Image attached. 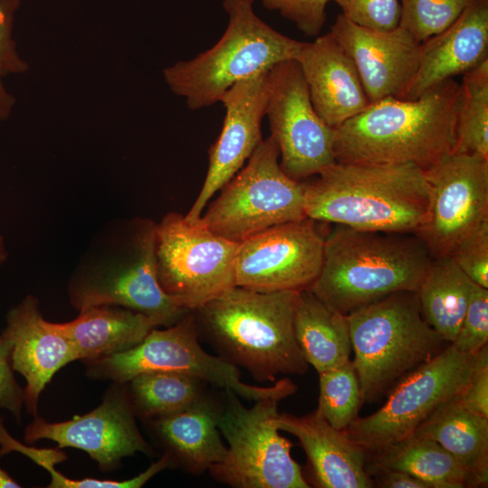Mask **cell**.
Instances as JSON below:
<instances>
[{"instance_id": "cell-1", "label": "cell", "mask_w": 488, "mask_h": 488, "mask_svg": "<svg viewBox=\"0 0 488 488\" xmlns=\"http://www.w3.org/2000/svg\"><path fill=\"white\" fill-rule=\"evenodd\" d=\"M461 84L449 79L414 99L371 102L334 128L341 164H410L427 169L455 150Z\"/></svg>"}, {"instance_id": "cell-2", "label": "cell", "mask_w": 488, "mask_h": 488, "mask_svg": "<svg viewBox=\"0 0 488 488\" xmlns=\"http://www.w3.org/2000/svg\"><path fill=\"white\" fill-rule=\"evenodd\" d=\"M298 292L265 293L235 286L193 311L199 337L257 381L303 375L309 364L294 331Z\"/></svg>"}, {"instance_id": "cell-3", "label": "cell", "mask_w": 488, "mask_h": 488, "mask_svg": "<svg viewBox=\"0 0 488 488\" xmlns=\"http://www.w3.org/2000/svg\"><path fill=\"white\" fill-rule=\"evenodd\" d=\"M305 182V213L359 230L415 233L429 204L425 171L410 164H341Z\"/></svg>"}, {"instance_id": "cell-4", "label": "cell", "mask_w": 488, "mask_h": 488, "mask_svg": "<svg viewBox=\"0 0 488 488\" xmlns=\"http://www.w3.org/2000/svg\"><path fill=\"white\" fill-rule=\"evenodd\" d=\"M432 256L415 233L336 224L324 236L320 273L310 289L344 315L389 295L417 292Z\"/></svg>"}, {"instance_id": "cell-5", "label": "cell", "mask_w": 488, "mask_h": 488, "mask_svg": "<svg viewBox=\"0 0 488 488\" xmlns=\"http://www.w3.org/2000/svg\"><path fill=\"white\" fill-rule=\"evenodd\" d=\"M156 224L149 219H136L104 239L69 282L72 306L80 311L100 305H119L164 327L189 313L159 285Z\"/></svg>"}, {"instance_id": "cell-6", "label": "cell", "mask_w": 488, "mask_h": 488, "mask_svg": "<svg viewBox=\"0 0 488 488\" xmlns=\"http://www.w3.org/2000/svg\"><path fill=\"white\" fill-rule=\"evenodd\" d=\"M255 0H223L227 27L219 41L192 60L164 70L170 90L192 110L210 107L234 84L296 60L303 42L277 32L255 13Z\"/></svg>"}, {"instance_id": "cell-7", "label": "cell", "mask_w": 488, "mask_h": 488, "mask_svg": "<svg viewBox=\"0 0 488 488\" xmlns=\"http://www.w3.org/2000/svg\"><path fill=\"white\" fill-rule=\"evenodd\" d=\"M346 316L362 403L388 393L450 344L423 318L417 292L389 295Z\"/></svg>"}, {"instance_id": "cell-8", "label": "cell", "mask_w": 488, "mask_h": 488, "mask_svg": "<svg viewBox=\"0 0 488 488\" xmlns=\"http://www.w3.org/2000/svg\"><path fill=\"white\" fill-rule=\"evenodd\" d=\"M83 362L91 379L126 383L142 372L173 371L198 378L221 390H232L252 401L266 398L281 400L297 389L288 378L280 379L271 386L243 382L238 367L202 349L193 311L171 326L152 329L139 344L129 350Z\"/></svg>"}, {"instance_id": "cell-9", "label": "cell", "mask_w": 488, "mask_h": 488, "mask_svg": "<svg viewBox=\"0 0 488 488\" xmlns=\"http://www.w3.org/2000/svg\"><path fill=\"white\" fill-rule=\"evenodd\" d=\"M232 390H222L218 427L227 453L208 472L232 488H309L300 465L292 458L294 444L279 434L277 398L245 407Z\"/></svg>"}, {"instance_id": "cell-10", "label": "cell", "mask_w": 488, "mask_h": 488, "mask_svg": "<svg viewBox=\"0 0 488 488\" xmlns=\"http://www.w3.org/2000/svg\"><path fill=\"white\" fill-rule=\"evenodd\" d=\"M305 182L282 170L277 145L269 136L199 221L215 234L240 242L270 227L305 218Z\"/></svg>"}, {"instance_id": "cell-11", "label": "cell", "mask_w": 488, "mask_h": 488, "mask_svg": "<svg viewBox=\"0 0 488 488\" xmlns=\"http://www.w3.org/2000/svg\"><path fill=\"white\" fill-rule=\"evenodd\" d=\"M474 355L451 343L401 380L373 414L355 418L343 430L346 438L372 453L407 439L439 406L460 397L473 368Z\"/></svg>"}, {"instance_id": "cell-12", "label": "cell", "mask_w": 488, "mask_h": 488, "mask_svg": "<svg viewBox=\"0 0 488 488\" xmlns=\"http://www.w3.org/2000/svg\"><path fill=\"white\" fill-rule=\"evenodd\" d=\"M239 242L222 238L200 221L169 212L156 224L155 258L162 289L194 311L235 284Z\"/></svg>"}, {"instance_id": "cell-13", "label": "cell", "mask_w": 488, "mask_h": 488, "mask_svg": "<svg viewBox=\"0 0 488 488\" xmlns=\"http://www.w3.org/2000/svg\"><path fill=\"white\" fill-rule=\"evenodd\" d=\"M424 171L429 204L415 234L432 258L450 256L488 222V158L453 152Z\"/></svg>"}, {"instance_id": "cell-14", "label": "cell", "mask_w": 488, "mask_h": 488, "mask_svg": "<svg viewBox=\"0 0 488 488\" xmlns=\"http://www.w3.org/2000/svg\"><path fill=\"white\" fill-rule=\"evenodd\" d=\"M267 117L282 170L303 181L336 163L334 128L316 113L297 62L286 61L267 72Z\"/></svg>"}, {"instance_id": "cell-15", "label": "cell", "mask_w": 488, "mask_h": 488, "mask_svg": "<svg viewBox=\"0 0 488 488\" xmlns=\"http://www.w3.org/2000/svg\"><path fill=\"white\" fill-rule=\"evenodd\" d=\"M316 221L281 223L239 242L235 284L258 292L299 291L318 277L324 236Z\"/></svg>"}, {"instance_id": "cell-16", "label": "cell", "mask_w": 488, "mask_h": 488, "mask_svg": "<svg viewBox=\"0 0 488 488\" xmlns=\"http://www.w3.org/2000/svg\"><path fill=\"white\" fill-rule=\"evenodd\" d=\"M129 399L127 383L112 382L102 402L93 410L71 419L51 423L39 418L24 429V441L49 439L57 447L85 451L103 472L119 467L123 458L154 449L141 434Z\"/></svg>"}, {"instance_id": "cell-17", "label": "cell", "mask_w": 488, "mask_h": 488, "mask_svg": "<svg viewBox=\"0 0 488 488\" xmlns=\"http://www.w3.org/2000/svg\"><path fill=\"white\" fill-rule=\"evenodd\" d=\"M267 72L241 80L220 99L225 117L217 140L209 149L202 189L189 211L190 222L200 220L208 202L246 164L262 142L261 123L267 101Z\"/></svg>"}, {"instance_id": "cell-18", "label": "cell", "mask_w": 488, "mask_h": 488, "mask_svg": "<svg viewBox=\"0 0 488 488\" xmlns=\"http://www.w3.org/2000/svg\"><path fill=\"white\" fill-rule=\"evenodd\" d=\"M330 33L352 59L370 103L403 99L420 60L421 42L398 26L378 31L361 26L340 14Z\"/></svg>"}, {"instance_id": "cell-19", "label": "cell", "mask_w": 488, "mask_h": 488, "mask_svg": "<svg viewBox=\"0 0 488 488\" xmlns=\"http://www.w3.org/2000/svg\"><path fill=\"white\" fill-rule=\"evenodd\" d=\"M3 333L13 343L12 367L26 380L24 407L36 417L43 389L57 371L78 361L77 353L70 342L42 317L33 296H25L8 312Z\"/></svg>"}, {"instance_id": "cell-20", "label": "cell", "mask_w": 488, "mask_h": 488, "mask_svg": "<svg viewBox=\"0 0 488 488\" xmlns=\"http://www.w3.org/2000/svg\"><path fill=\"white\" fill-rule=\"evenodd\" d=\"M295 61L314 108L330 127H337L369 106L352 59L330 32L303 42Z\"/></svg>"}, {"instance_id": "cell-21", "label": "cell", "mask_w": 488, "mask_h": 488, "mask_svg": "<svg viewBox=\"0 0 488 488\" xmlns=\"http://www.w3.org/2000/svg\"><path fill=\"white\" fill-rule=\"evenodd\" d=\"M279 430L295 436L307 457L309 485L318 488L375 486L366 467L367 453L333 427L316 408L302 417L279 413Z\"/></svg>"}, {"instance_id": "cell-22", "label": "cell", "mask_w": 488, "mask_h": 488, "mask_svg": "<svg viewBox=\"0 0 488 488\" xmlns=\"http://www.w3.org/2000/svg\"><path fill=\"white\" fill-rule=\"evenodd\" d=\"M486 60L488 0H472L449 27L421 42L419 65L403 99H417Z\"/></svg>"}, {"instance_id": "cell-23", "label": "cell", "mask_w": 488, "mask_h": 488, "mask_svg": "<svg viewBox=\"0 0 488 488\" xmlns=\"http://www.w3.org/2000/svg\"><path fill=\"white\" fill-rule=\"evenodd\" d=\"M222 401L209 391L183 410L145 421L172 469L200 475L224 458L227 446L218 427Z\"/></svg>"}, {"instance_id": "cell-24", "label": "cell", "mask_w": 488, "mask_h": 488, "mask_svg": "<svg viewBox=\"0 0 488 488\" xmlns=\"http://www.w3.org/2000/svg\"><path fill=\"white\" fill-rule=\"evenodd\" d=\"M51 324L70 342L81 361L129 350L157 327L146 315L115 305L90 306L80 310L72 321Z\"/></svg>"}, {"instance_id": "cell-25", "label": "cell", "mask_w": 488, "mask_h": 488, "mask_svg": "<svg viewBox=\"0 0 488 488\" xmlns=\"http://www.w3.org/2000/svg\"><path fill=\"white\" fill-rule=\"evenodd\" d=\"M436 441L471 475L476 486L488 483V418L474 414L453 399L434 410L414 435Z\"/></svg>"}, {"instance_id": "cell-26", "label": "cell", "mask_w": 488, "mask_h": 488, "mask_svg": "<svg viewBox=\"0 0 488 488\" xmlns=\"http://www.w3.org/2000/svg\"><path fill=\"white\" fill-rule=\"evenodd\" d=\"M294 331L305 361L318 373L350 361L347 316L328 307L308 288L298 292Z\"/></svg>"}, {"instance_id": "cell-27", "label": "cell", "mask_w": 488, "mask_h": 488, "mask_svg": "<svg viewBox=\"0 0 488 488\" xmlns=\"http://www.w3.org/2000/svg\"><path fill=\"white\" fill-rule=\"evenodd\" d=\"M474 282L451 256L432 258L417 291L425 321L448 343L462 324Z\"/></svg>"}, {"instance_id": "cell-28", "label": "cell", "mask_w": 488, "mask_h": 488, "mask_svg": "<svg viewBox=\"0 0 488 488\" xmlns=\"http://www.w3.org/2000/svg\"><path fill=\"white\" fill-rule=\"evenodd\" d=\"M367 471L399 470L434 488L475 487L467 471L436 441L412 436L380 450L367 453Z\"/></svg>"}, {"instance_id": "cell-29", "label": "cell", "mask_w": 488, "mask_h": 488, "mask_svg": "<svg viewBox=\"0 0 488 488\" xmlns=\"http://www.w3.org/2000/svg\"><path fill=\"white\" fill-rule=\"evenodd\" d=\"M127 383L133 411L144 422L183 410L209 392V384L186 374L148 371Z\"/></svg>"}, {"instance_id": "cell-30", "label": "cell", "mask_w": 488, "mask_h": 488, "mask_svg": "<svg viewBox=\"0 0 488 488\" xmlns=\"http://www.w3.org/2000/svg\"><path fill=\"white\" fill-rule=\"evenodd\" d=\"M454 152L488 158V60L463 74Z\"/></svg>"}, {"instance_id": "cell-31", "label": "cell", "mask_w": 488, "mask_h": 488, "mask_svg": "<svg viewBox=\"0 0 488 488\" xmlns=\"http://www.w3.org/2000/svg\"><path fill=\"white\" fill-rule=\"evenodd\" d=\"M317 409L337 430H344L357 418L362 404L358 376L352 361L318 373Z\"/></svg>"}, {"instance_id": "cell-32", "label": "cell", "mask_w": 488, "mask_h": 488, "mask_svg": "<svg viewBox=\"0 0 488 488\" xmlns=\"http://www.w3.org/2000/svg\"><path fill=\"white\" fill-rule=\"evenodd\" d=\"M399 26L422 42L449 27L472 0H399Z\"/></svg>"}, {"instance_id": "cell-33", "label": "cell", "mask_w": 488, "mask_h": 488, "mask_svg": "<svg viewBox=\"0 0 488 488\" xmlns=\"http://www.w3.org/2000/svg\"><path fill=\"white\" fill-rule=\"evenodd\" d=\"M488 343V289L474 283L462 324L451 343L457 351L474 355Z\"/></svg>"}, {"instance_id": "cell-34", "label": "cell", "mask_w": 488, "mask_h": 488, "mask_svg": "<svg viewBox=\"0 0 488 488\" xmlns=\"http://www.w3.org/2000/svg\"><path fill=\"white\" fill-rule=\"evenodd\" d=\"M342 9V14L361 26L389 31L399 25V0H332Z\"/></svg>"}, {"instance_id": "cell-35", "label": "cell", "mask_w": 488, "mask_h": 488, "mask_svg": "<svg viewBox=\"0 0 488 488\" xmlns=\"http://www.w3.org/2000/svg\"><path fill=\"white\" fill-rule=\"evenodd\" d=\"M450 256L474 283L488 289V222L463 239Z\"/></svg>"}, {"instance_id": "cell-36", "label": "cell", "mask_w": 488, "mask_h": 488, "mask_svg": "<svg viewBox=\"0 0 488 488\" xmlns=\"http://www.w3.org/2000/svg\"><path fill=\"white\" fill-rule=\"evenodd\" d=\"M271 11L278 12L305 35L316 36L326 21V6L332 0H260Z\"/></svg>"}, {"instance_id": "cell-37", "label": "cell", "mask_w": 488, "mask_h": 488, "mask_svg": "<svg viewBox=\"0 0 488 488\" xmlns=\"http://www.w3.org/2000/svg\"><path fill=\"white\" fill-rule=\"evenodd\" d=\"M470 412L488 418V346L474 354L469 380L459 397Z\"/></svg>"}, {"instance_id": "cell-38", "label": "cell", "mask_w": 488, "mask_h": 488, "mask_svg": "<svg viewBox=\"0 0 488 488\" xmlns=\"http://www.w3.org/2000/svg\"><path fill=\"white\" fill-rule=\"evenodd\" d=\"M13 343L9 337L0 334V409H6L20 422L24 406V389L17 383L11 363ZM0 420L2 417L0 416Z\"/></svg>"}, {"instance_id": "cell-39", "label": "cell", "mask_w": 488, "mask_h": 488, "mask_svg": "<svg viewBox=\"0 0 488 488\" xmlns=\"http://www.w3.org/2000/svg\"><path fill=\"white\" fill-rule=\"evenodd\" d=\"M18 5L19 0H0V78L28 70L13 39L14 14Z\"/></svg>"}, {"instance_id": "cell-40", "label": "cell", "mask_w": 488, "mask_h": 488, "mask_svg": "<svg viewBox=\"0 0 488 488\" xmlns=\"http://www.w3.org/2000/svg\"><path fill=\"white\" fill-rule=\"evenodd\" d=\"M374 484L383 488H434V486L411 474L399 470L375 469L369 471Z\"/></svg>"}, {"instance_id": "cell-41", "label": "cell", "mask_w": 488, "mask_h": 488, "mask_svg": "<svg viewBox=\"0 0 488 488\" xmlns=\"http://www.w3.org/2000/svg\"><path fill=\"white\" fill-rule=\"evenodd\" d=\"M0 78V120H5L10 116L15 103L14 97L4 86Z\"/></svg>"}, {"instance_id": "cell-42", "label": "cell", "mask_w": 488, "mask_h": 488, "mask_svg": "<svg viewBox=\"0 0 488 488\" xmlns=\"http://www.w3.org/2000/svg\"><path fill=\"white\" fill-rule=\"evenodd\" d=\"M21 485L0 467V488H20Z\"/></svg>"}, {"instance_id": "cell-43", "label": "cell", "mask_w": 488, "mask_h": 488, "mask_svg": "<svg viewBox=\"0 0 488 488\" xmlns=\"http://www.w3.org/2000/svg\"><path fill=\"white\" fill-rule=\"evenodd\" d=\"M7 258V251L5 249L3 237L0 235V265L5 262Z\"/></svg>"}]
</instances>
